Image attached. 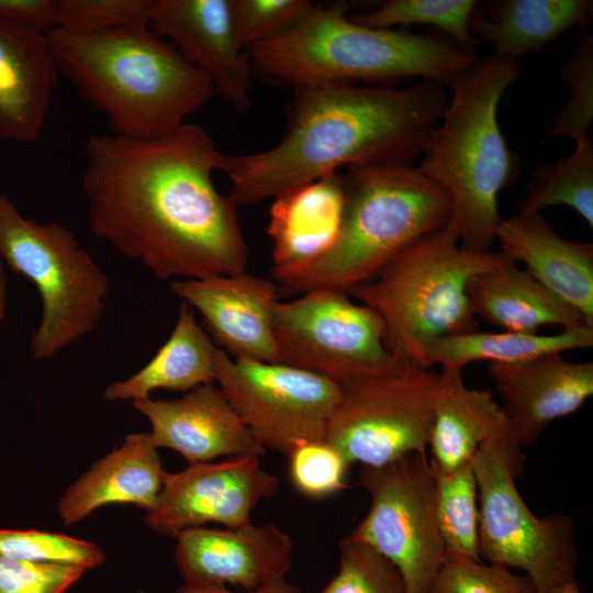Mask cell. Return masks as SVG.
<instances>
[{"instance_id":"44","label":"cell","mask_w":593,"mask_h":593,"mask_svg":"<svg viewBox=\"0 0 593 593\" xmlns=\"http://www.w3.org/2000/svg\"><path fill=\"white\" fill-rule=\"evenodd\" d=\"M5 271H4V265L0 259V289H5Z\"/></svg>"},{"instance_id":"29","label":"cell","mask_w":593,"mask_h":593,"mask_svg":"<svg viewBox=\"0 0 593 593\" xmlns=\"http://www.w3.org/2000/svg\"><path fill=\"white\" fill-rule=\"evenodd\" d=\"M559 204L574 210L593 227V141L589 135L575 141L570 155L533 170L517 210L540 213Z\"/></svg>"},{"instance_id":"30","label":"cell","mask_w":593,"mask_h":593,"mask_svg":"<svg viewBox=\"0 0 593 593\" xmlns=\"http://www.w3.org/2000/svg\"><path fill=\"white\" fill-rule=\"evenodd\" d=\"M436 477V511L446 555L481 560L478 486L472 461Z\"/></svg>"},{"instance_id":"3","label":"cell","mask_w":593,"mask_h":593,"mask_svg":"<svg viewBox=\"0 0 593 593\" xmlns=\"http://www.w3.org/2000/svg\"><path fill=\"white\" fill-rule=\"evenodd\" d=\"M46 35L59 74L104 114L114 135L163 136L214 96L209 78L148 25Z\"/></svg>"},{"instance_id":"21","label":"cell","mask_w":593,"mask_h":593,"mask_svg":"<svg viewBox=\"0 0 593 593\" xmlns=\"http://www.w3.org/2000/svg\"><path fill=\"white\" fill-rule=\"evenodd\" d=\"M345 187L340 172L289 189L269 211L271 278L277 283L301 271L335 243L343 219Z\"/></svg>"},{"instance_id":"1","label":"cell","mask_w":593,"mask_h":593,"mask_svg":"<svg viewBox=\"0 0 593 593\" xmlns=\"http://www.w3.org/2000/svg\"><path fill=\"white\" fill-rule=\"evenodd\" d=\"M221 155L190 123L152 139L90 136L82 191L92 234L160 280L245 273L237 206L213 182Z\"/></svg>"},{"instance_id":"27","label":"cell","mask_w":593,"mask_h":593,"mask_svg":"<svg viewBox=\"0 0 593 593\" xmlns=\"http://www.w3.org/2000/svg\"><path fill=\"white\" fill-rule=\"evenodd\" d=\"M220 348L197 322L194 310L182 302L172 332L156 355L136 373L107 385V401L138 400L157 389L188 392L215 382Z\"/></svg>"},{"instance_id":"4","label":"cell","mask_w":593,"mask_h":593,"mask_svg":"<svg viewBox=\"0 0 593 593\" xmlns=\"http://www.w3.org/2000/svg\"><path fill=\"white\" fill-rule=\"evenodd\" d=\"M347 4L316 5L282 35L245 49L254 78L299 89L414 77L447 86L477 59L450 38L406 29L369 27L350 20Z\"/></svg>"},{"instance_id":"11","label":"cell","mask_w":593,"mask_h":593,"mask_svg":"<svg viewBox=\"0 0 593 593\" xmlns=\"http://www.w3.org/2000/svg\"><path fill=\"white\" fill-rule=\"evenodd\" d=\"M359 483L370 505L349 535L398 569L406 593H428L446 551L437 521L436 477L426 454L361 467Z\"/></svg>"},{"instance_id":"38","label":"cell","mask_w":593,"mask_h":593,"mask_svg":"<svg viewBox=\"0 0 593 593\" xmlns=\"http://www.w3.org/2000/svg\"><path fill=\"white\" fill-rule=\"evenodd\" d=\"M294 489L310 499H324L346 488L348 461L326 440L299 445L288 455Z\"/></svg>"},{"instance_id":"6","label":"cell","mask_w":593,"mask_h":593,"mask_svg":"<svg viewBox=\"0 0 593 593\" xmlns=\"http://www.w3.org/2000/svg\"><path fill=\"white\" fill-rule=\"evenodd\" d=\"M513 262L501 250L462 248L449 220L348 293L379 315L384 346L396 363L427 368L425 354L433 342L479 329L468 296L470 280Z\"/></svg>"},{"instance_id":"18","label":"cell","mask_w":593,"mask_h":593,"mask_svg":"<svg viewBox=\"0 0 593 593\" xmlns=\"http://www.w3.org/2000/svg\"><path fill=\"white\" fill-rule=\"evenodd\" d=\"M486 369L522 448L535 443L551 422L578 411L593 394V362H573L560 353L489 362Z\"/></svg>"},{"instance_id":"32","label":"cell","mask_w":593,"mask_h":593,"mask_svg":"<svg viewBox=\"0 0 593 593\" xmlns=\"http://www.w3.org/2000/svg\"><path fill=\"white\" fill-rule=\"evenodd\" d=\"M0 557L71 564L87 571L105 561L103 549L91 541L36 529H0Z\"/></svg>"},{"instance_id":"22","label":"cell","mask_w":593,"mask_h":593,"mask_svg":"<svg viewBox=\"0 0 593 593\" xmlns=\"http://www.w3.org/2000/svg\"><path fill=\"white\" fill-rule=\"evenodd\" d=\"M501 251L593 325V244L561 237L540 213L501 219Z\"/></svg>"},{"instance_id":"26","label":"cell","mask_w":593,"mask_h":593,"mask_svg":"<svg viewBox=\"0 0 593 593\" xmlns=\"http://www.w3.org/2000/svg\"><path fill=\"white\" fill-rule=\"evenodd\" d=\"M482 8L485 15L473 12L470 32L510 60L541 49L570 29L585 30L593 18L591 0H493Z\"/></svg>"},{"instance_id":"35","label":"cell","mask_w":593,"mask_h":593,"mask_svg":"<svg viewBox=\"0 0 593 593\" xmlns=\"http://www.w3.org/2000/svg\"><path fill=\"white\" fill-rule=\"evenodd\" d=\"M154 0H56L57 26L92 35L148 25Z\"/></svg>"},{"instance_id":"13","label":"cell","mask_w":593,"mask_h":593,"mask_svg":"<svg viewBox=\"0 0 593 593\" xmlns=\"http://www.w3.org/2000/svg\"><path fill=\"white\" fill-rule=\"evenodd\" d=\"M215 382L257 443L288 457L299 445L325 440L340 385L320 374L219 350Z\"/></svg>"},{"instance_id":"24","label":"cell","mask_w":593,"mask_h":593,"mask_svg":"<svg viewBox=\"0 0 593 593\" xmlns=\"http://www.w3.org/2000/svg\"><path fill=\"white\" fill-rule=\"evenodd\" d=\"M505 435L512 432L493 394L468 388L462 370L441 368L428 443L434 472H449L472 461L483 443Z\"/></svg>"},{"instance_id":"28","label":"cell","mask_w":593,"mask_h":593,"mask_svg":"<svg viewBox=\"0 0 593 593\" xmlns=\"http://www.w3.org/2000/svg\"><path fill=\"white\" fill-rule=\"evenodd\" d=\"M592 346L593 326L564 328L553 335L477 329L433 342L426 350L425 365L430 368L438 363L441 368L462 370L468 363L479 360L507 363Z\"/></svg>"},{"instance_id":"9","label":"cell","mask_w":593,"mask_h":593,"mask_svg":"<svg viewBox=\"0 0 593 593\" xmlns=\"http://www.w3.org/2000/svg\"><path fill=\"white\" fill-rule=\"evenodd\" d=\"M524 465L523 448L512 435L478 448L472 469L478 486L479 555L488 563L522 571L537 593H549L575 580L574 525L566 514H533L516 488Z\"/></svg>"},{"instance_id":"37","label":"cell","mask_w":593,"mask_h":593,"mask_svg":"<svg viewBox=\"0 0 593 593\" xmlns=\"http://www.w3.org/2000/svg\"><path fill=\"white\" fill-rule=\"evenodd\" d=\"M316 4L309 0H231L235 34L243 49L282 35Z\"/></svg>"},{"instance_id":"19","label":"cell","mask_w":593,"mask_h":593,"mask_svg":"<svg viewBox=\"0 0 593 593\" xmlns=\"http://www.w3.org/2000/svg\"><path fill=\"white\" fill-rule=\"evenodd\" d=\"M132 405L149 421L154 445L179 452L190 463L266 454L214 383L194 388L178 399L149 396L134 400Z\"/></svg>"},{"instance_id":"41","label":"cell","mask_w":593,"mask_h":593,"mask_svg":"<svg viewBox=\"0 0 593 593\" xmlns=\"http://www.w3.org/2000/svg\"><path fill=\"white\" fill-rule=\"evenodd\" d=\"M169 593H301V590L286 578L251 591H236L227 586H197L183 583Z\"/></svg>"},{"instance_id":"31","label":"cell","mask_w":593,"mask_h":593,"mask_svg":"<svg viewBox=\"0 0 593 593\" xmlns=\"http://www.w3.org/2000/svg\"><path fill=\"white\" fill-rule=\"evenodd\" d=\"M477 7L473 0H389L372 11L349 18L369 27L433 25L459 46L474 51L469 22Z\"/></svg>"},{"instance_id":"42","label":"cell","mask_w":593,"mask_h":593,"mask_svg":"<svg viewBox=\"0 0 593 593\" xmlns=\"http://www.w3.org/2000/svg\"><path fill=\"white\" fill-rule=\"evenodd\" d=\"M549 593H581V588L577 580L564 583Z\"/></svg>"},{"instance_id":"40","label":"cell","mask_w":593,"mask_h":593,"mask_svg":"<svg viewBox=\"0 0 593 593\" xmlns=\"http://www.w3.org/2000/svg\"><path fill=\"white\" fill-rule=\"evenodd\" d=\"M0 20L44 33L56 29V0H0Z\"/></svg>"},{"instance_id":"17","label":"cell","mask_w":593,"mask_h":593,"mask_svg":"<svg viewBox=\"0 0 593 593\" xmlns=\"http://www.w3.org/2000/svg\"><path fill=\"white\" fill-rule=\"evenodd\" d=\"M170 290L197 310L214 344L233 359L281 363L272 328L280 286L239 273L172 280Z\"/></svg>"},{"instance_id":"33","label":"cell","mask_w":593,"mask_h":593,"mask_svg":"<svg viewBox=\"0 0 593 593\" xmlns=\"http://www.w3.org/2000/svg\"><path fill=\"white\" fill-rule=\"evenodd\" d=\"M338 547L337 573L318 593H406L398 569L368 544L348 535Z\"/></svg>"},{"instance_id":"20","label":"cell","mask_w":593,"mask_h":593,"mask_svg":"<svg viewBox=\"0 0 593 593\" xmlns=\"http://www.w3.org/2000/svg\"><path fill=\"white\" fill-rule=\"evenodd\" d=\"M58 76L46 33L0 20V141L40 138Z\"/></svg>"},{"instance_id":"8","label":"cell","mask_w":593,"mask_h":593,"mask_svg":"<svg viewBox=\"0 0 593 593\" xmlns=\"http://www.w3.org/2000/svg\"><path fill=\"white\" fill-rule=\"evenodd\" d=\"M0 259L41 296L42 316L29 340L35 359L51 358L97 328L110 280L70 230L27 219L0 194Z\"/></svg>"},{"instance_id":"36","label":"cell","mask_w":593,"mask_h":593,"mask_svg":"<svg viewBox=\"0 0 593 593\" xmlns=\"http://www.w3.org/2000/svg\"><path fill=\"white\" fill-rule=\"evenodd\" d=\"M428 593H537L533 582L513 570L482 560L446 555Z\"/></svg>"},{"instance_id":"23","label":"cell","mask_w":593,"mask_h":593,"mask_svg":"<svg viewBox=\"0 0 593 593\" xmlns=\"http://www.w3.org/2000/svg\"><path fill=\"white\" fill-rule=\"evenodd\" d=\"M165 471L149 434H128L64 491L58 516L70 526L109 504H132L146 512L156 503Z\"/></svg>"},{"instance_id":"5","label":"cell","mask_w":593,"mask_h":593,"mask_svg":"<svg viewBox=\"0 0 593 593\" xmlns=\"http://www.w3.org/2000/svg\"><path fill=\"white\" fill-rule=\"evenodd\" d=\"M519 68L518 60L492 53L458 72L447 85L452 98L417 166L450 197L449 220L468 250H491L501 221L499 195L519 174V157L497 122L501 98Z\"/></svg>"},{"instance_id":"25","label":"cell","mask_w":593,"mask_h":593,"mask_svg":"<svg viewBox=\"0 0 593 593\" xmlns=\"http://www.w3.org/2000/svg\"><path fill=\"white\" fill-rule=\"evenodd\" d=\"M468 296L475 317L508 332L537 333L544 326L590 325L570 304L513 262L473 277Z\"/></svg>"},{"instance_id":"14","label":"cell","mask_w":593,"mask_h":593,"mask_svg":"<svg viewBox=\"0 0 593 593\" xmlns=\"http://www.w3.org/2000/svg\"><path fill=\"white\" fill-rule=\"evenodd\" d=\"M257 456L230 457L217 462L190 463L178 472L165 471L155 505L144 523L159 535L208 524L238 528L251 524V513L279 488L278 478L262 468Z\"/></svg>"},{"instance_id":"45","label":"cell","mask_w":593,"mask_h":593,"mask_svg":"<svg viewBox=\"0 0 593 593\" xmlns=\"http://www.w3.org/2000/svg\"><path fill=\"white\" fill-rule=\"evenodd\" d=\"M137 593H147L145 590H138Z\"/></svg>"},{"instance_id":"39","label":"cell","mask_w":593,"mask_h":593,"mask_svg":"<svg viewBox=\"0 0 593 593\" xmlns=\"http://www.w3.org/2000/svg\"><path fill=\"white\" fill-rule=\"evenodd\" d=\"M86 572L71 564L0 557V593H67Z\"/></svg>"},{"instance_id":"34","label":"cell","mask_w":593,"mask_h":593,"mask_svg":"<svg viewBox=\"0 0 593 593\" xmlns=\"http://www.w3.org/2000/svg\"><path fill=\"white\" fill-rule=\"evenodd\" d=\"M560 78L570 94L548 137L584 138L593 121V37L586 30H582L581 42L562 61Z\"/></svg>"},{"instance_id":"10","label":"cell","mask_w":593,"mask_h":593,"mask_svg":"<svg viewBox=\"0 0 593 593\" xmlns=\"http://www.w3.org/2000/svg\"><path fill=\"white\" fill-rule=\"evenodd\" d=\"M339 385L325 440L349 465L378 467L409 454H426L439 372L395 365Z\"/></svg>"},{"instance_id":"2","label":"cell","mask_w":593,"mask_h":593,"mask_svg":"<svg viewBox=\"0 0 593 593\" xmlns=\"http://www.w3.org/2000/svg\"><path fill=\"white\" fill-rule=\"evenodd\" d=\"M449 103L444 85L404 89L324 83L294 90L287 130L267 150L222 153L220 170L238 208L255 204L339 168L413 165Z\"/></svg>"},{"instance_id":"43","label":"cell","mask_w":593,"mask_h":593,"mask_svg":"<svg viewBox=\"0 0 593 593\" xmlns=\"http://www.w3.org/2000/svg\"><path fill=\"white\" fill-rule=\"evenodd\" d=\"M5 315V289H0V321L4 318Z\"/></svg>"},{"instance_id":"16","label":"cell","mask_w":593,"mask_h":593,"mask_svg":"<svg viewBox=\"0 0 593 593\" xmlns=\"http://www.w3.org/2000/svg\"><path fill=\"white\" fill-rule=\"evenodd\" d=\"M148 26L211 81L235 110L250 107L254 74L239 45L231 0H154Z\"/></svg>"},{"instance_id":"7","label":"cell","mask_w":593,"mask_h":593,"mask_svg":"<svg viewBox=\"0 0 593 593\" xmlns=\"http://www.w3.org/2000/svg\"><path fill=\"white\" fill-rule=\"evenodd\" d=\"M342 177L345 205L335 243L278 282L280 288L296 293L321 288L348 292L451 216L448 193L413 165L348 167Z\"/></svg>"},{"instance_id":"15","label":"cell","mask_w":593,"mask_h":593,"mask_svg":"<svg viewBox=\"0 0 593 593\" xmlns=\"http://www.w3.org/2000/svg\"><path fill=\"white\" fill-rule=\"evenodd\" d=\"M175 539L174 562L189 585L251 591L286 579L292 567V539L272 522L238 528L193 527Z\"/></svg>"},{"instance_id":"12","label":"cell","mask_w":593,"mask_h":593,"mask_svg":"<svg viewBox=\"0 0 593 593\" xmlns=\"http://www.w3.org/2000/svg\"><path fill=\"white\" fill-rule=\"evenodd\" d=\"M272 328L281 363L338 384L400 365L384 346L379 315L343 290L313 289L278 301Z\"/></svg>"}]
</instances>
